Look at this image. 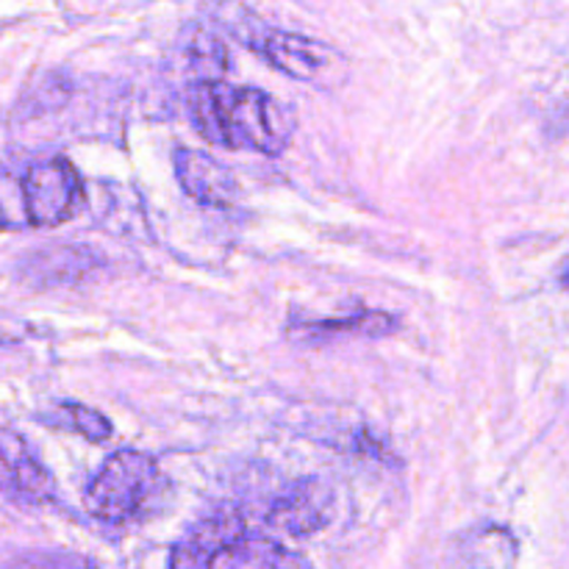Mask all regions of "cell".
<instances>
[{
  "mask_svg": "<svg viewBox=\"0 0 569 569\" xmlns=\"http://www.w3.org/2000/svg\"><path fill=\"white\" fill-rule=\"evenodd\" d=\"M189 111L200 137L217 148L281 156L295 137L289 106L253 87L200 81L189 94Z\"/></svg>",
  "mask_w": 569,
  "mask_h": 569,
  "instance_id": "1",
  "label": "cell"
},
{
  "mask_svg": "<svg viewBox=\"0 0 569 569\" xmlns=\"http://www.w3.org/2000/svg\"><path fill=\"white\" fill-rule=\"evenodd\" d=\"M170 569H315L303 556L261 533H250L237 517H211L172 548Z\"/></svg>",
  "mask_w": 569,
  "mask_h": 569,
  "instance_id": "2",
  "label": "cell"
},
{
  "mask_svg": "<svg viewBox=\"0 0 569 569\" xmlns=\"http://www.w3.org/2000/svg\"><path fill=\"white\" fill-rule=\"evenodd\" d=\"M159 492L161 470L153 456L142 450H117L92 478L83 506L106 526H126L142 517Z\"/></svg>",
  "mask_w": 569,
  "mask_h": 569,
  "instance_id": "3",
  "label": "cell"
},
{
  "mask_svg": "<svg viewBox=\"0 0 569 569\" xmlns=\"http://www.w3.org/2000/svg\"><path fill=\"white\" fill-rule=\"evenodd\" d=\"M81 198V176L61 156L31 164L20 181V203L26 226H61V222H67L76 214Z\"/></svg>",
  "mask_w": 569,
  "mask_h": 569,
  "instance_id": "4",
  "label": "cell"
},
{
  "mask_svg": "<svg viewBox=\"0 0 569 569\" xmlns=\"http://www.w3.org/2000/svg\"><path fill=\"white\" fill-rule=\"evenodd\" d=\"M244 44L256 50L264 61H270L283 76L298 78L309 83H326L342 70V59L337 50L317 39L292 31H276V28H253L239 33Z\"/></svg>",
  "mask_w": 569,
  "mask_h": 569,
  "instance_id": "5",
  "label": "cell"
},
{
  "mask_svg": "<svg viewBox=\"0 0 569 569\" xmlns=\"http://www.w3.org/2000/svg\"><path fill=\"white\" fill-rule=\"evenodd\" d=\"M0 492L22 503H48L56 481L22 433L0 428Z\"/></svg>",
  "mask_w": 569,
  "mask_h": 569,
  "instance_id": "6",
  "label": "cell"
},
{
  "mask_svg": "<svg viewBox=\"0 0 569 569\" xmlns=\"http://www.w3.org/2000/svg\"><path fill=\"white\" fill-rule=\"evenodd\" d=\"M333 520V492L328 483L317 478L292 483L287 492L278 495L267 509V526L276 531L306 537L317 533Z\"/></svg>",
  "mask_w": 569,
  "mask_h": 569,
  "instance_id": "7",
  "label": "cell"
},
{
  "mask_svg": "<svg viewBox=\"0 0 569 569\" xmlns=\"http://www.w3.org/2000/svg\"><path fill=\"white\" fill-rule=\"evenodd\" d=\"M176 178L183 192L200 206L228 209V206H237L239 198H242L237 176L220 159L203 153V150L178 148Z\"/></svg>",
  "mask_w": 569,
  "mask_h": 569,
  "instance_id": "8",
  "label": "cell"
},
{
  "mask_svg": "<svg viewBox=\"0 0 569 569\" xmlns=\"http://www.w3.org/2000/svg\"><path fill=\"white\" fill-rule=\"evenodd\" d=\"M395 320L383 311H365V315L345 317V320H317L300 322L292 328V337L300 342H322L333 337H387L392 333Z\"/></svg>",
  "mask_w": 569,
  "mask_h": 569,
  "instance_id": "9",
  "label": "cell"
},
{
  "mask_svg": "<svg viewBox=\"0 0 569 569\" xmlns=\"http://www.w3.org/2000/svg\"><path fill=\"white\" fill-rule=\"evenodd\" d=\"M92 267H98V256L87 248H59L33 256V272H39L42 281H76Z\"/></svg>",
  "mask_w": 569,
  "mask_h": 569,
  "instance_id": "10",
  "label": "cell"
},
{
  "mask_svg": "<svg viewBox=\"0 0 569 569\" xmlns=\"http://www.w3.org/2000/svg\"><path fill=\"white\" fill-rule=\"evenodd\" d=\"M187 56L192 61V70L200 72V81H220L222 72L228 70V48L206 28H192Z\"/></svg>",
  "mask_w": 569,
  "mask_h": 569,
  "instance_id": "11",
  "label": "cell"
},
{
  "mask_svg": "<svg viewBox=\"0 0 569 569\" xmlns=\"http://www.w3.org/2000/svg\"><path fill=\"white\" fill-rule=\"evenodd\" d=\"M56 422L70 428V431L81 433V437L92 445L106 442V439H111V433H114L111 422L106 420L100 411L89 409V406H81V403L61 406V409L56 411Z\"/></svg>",
  "mask_w": 569,
  "mask_h": 569,
  "instance_id": "12",
  "label": "cell"
},
{
  "mask_svg": "<svg viewBox=\"0 0 569 569\" xmlns=\"http://www.w3.org/2000/svg\"><path fill=\"white\" fill-rule=\"evenodd\" d=\"M9 569H94L87 559H78V556L67 553H53V556H26V559L14 561Z\"/></svg>",
  "mask_w": 569,
  "mask_h": 569,
  "instance_id": "13",
  "label": "cell"
},
{
  "mask_svg": "<svg viewBox=\"0 0 569 569\" xmlns=\"http://www.w3.org/2000/svg\"><path fill=\"white\" fill-rule=\"evenodd\" d=\"M11 226H14V220H11L9 209H6L3 198H0V231H6V228H11Z\"/></svg>",
  "mask_w": 569,
  "mask_h": 569,
  "instance_id": "14",
  "label": "cell"
},
{
  "mask_svg": "<svg viewBox=\"0 0 569 569\" xmlns=\"http://www.w3.org/2000/svg\"><path fill=\"white\" fill-rule=\"evenodd\" d=\"M9 342H11V337L3 331V328H0V348H3V345H9Z\"/></svg>",
  "mask_w": 569,
  "mask_h": 569,
  "instance_id": "15",
  "label": "cell"
}]
</instances>
